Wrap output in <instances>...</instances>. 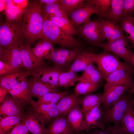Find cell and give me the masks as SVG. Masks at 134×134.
Listing matches in <instances>:
<instances>
[{"mask_svg":"<svg viewBox=\"0 0 134 134\" xmlns=\"http://www.w3.org/2000/svg\"><path fill=\"white\" fill-rule=\"evenodd\" d=\"M41 38L58 44L64 48L82 50L81 43L73 36L65 33L48 18L44 16Z\"/></svg>","mask_w":134,"mask_h":134,"instance_id":"cell-2","label":"cell"},{"mask_svg":"<svg viewBox=\"0 0 134 134\" xmlns=\"http://www.w3.org/2000/svg\"><path fill=\"white\" fill-rule=\"evenodd\" d=\"M100 86V83L80 82L75 86V93L78 96L80 95H87L95 92Z\"/></svg>","mask_w":134,"mask_h":134,"instance_id":"cell-39","label":"cell"},{"mask_svg":"<svg viewBox=\"0 0 134 134\" xmlns=\"http://www.w3.org/2000/svg\"><path fill=\"white\" fill-rule=\"evenodd\" d=\"M23 23H6L0 26V52L16 44H23L24 39Z\"/></svg>","mask_w":134,"mask_h":134,"instance_id":"cell-4","label":"cell"},{"mask_svg":"<svg viewBox=\"0 0 134 134\" xmlns=\"http://www.w3.org/2000/svg\"><path fill=\"white\" fill-rule=\"evenodd\" d=\"M8 93L7 90L5 88L0 86V102L1 103Z\"/></svg>","mask_w":134,"mask_h":134,"instance_id":"cell-48","label":"cell"},{"mask_svg":"<svg viewBox=\"0 0 134 134\" xmlns=\"http://www.w3.org/2000/svg\"><path fill=\"white\" fill-rule=\"evenodd\" d=\"M124 0H112L110 10L103 18L104 19L118 24L122 17Z\"/></svg>","mask_w":134,"mask_h":134,"instance_id":"cell-27","label":"cell"},{"mask_svg":"<svg viewBox=\"0 0 134 134\" xmlns=\"http://www.w3.org/2000/svg\"><path fill=\"white\" fill-rule=\"evenodd\" d=\"M130 103L131 105L134 108V99L131 100Z\"/></svg>","mask_w":134,"mask_h":134,"instance_id":"cell-52","label":"cell"},{"mask_svg":"<svg viewBox=\"0 0 134 134\" xmlns=\"http://www.w3.org/2000/svg\"><path fill=\"white\" fill-rule=\"evenodd\" d=\"M39 1L41 5L58 3L60 2V0H40Z\"/></svg>","mask_w":134,"mask_h":134,"instance_id":"cell-47","label":"cell"},{"mask_svg":"<svg viewBox=\"0 0 134 134\" xmlns=\"http://www.w3.org/2000/svg\"><path fill=\"white\" fill-rule=\"evenodd\" d=\"M100 103L84 114L81 131L87 132L94 129H103L106 123L103 119V112Z\"/></svg>","mask_w":134,"mask_h":134,"instance_id":"cell-10","label":"cell"},{"mask_svg":"<svg viewBox=\"0 0 134 134\" xmlns=\"http://www.w3.org/2000/svg\"><path fill=\"white\" fill-rule=\"evenodd\" d=\"M87 1L84 0H60V3L68 14L81 7Z\"/></svg>","mask_w":134,"mask_h":134,"instance_id":"cell-42","label":"cell"},{"mask_svg":"<svg viewBox=\"0 0 134 134\" xmlns=\"http://www.w3.org/2000/svg\"><path fill=\"white\" fill-rule=\"evenodd\" d=\"M93 63L94 62L91 53L82 50L76 57L68 71L75 72L83 71Z\"/></svg>","mask_w":134,"mask_h":134,"instance_id":"cell-23","label":"cell"},{"mask_svg":"<svg viewBox=\"0 0 134 134\" xmlns=\"http://www.w3.org/2000/svg\"><path fill=\"white\" fill-rule=\"evenodd\" d=\"M134 12V0H124L122 16L132 15Z\"/></svg>","mask_w":134,"mask_h":134,"instance_id":"cell-44","label":"cell"},{"mask_svg":"<svg viewBox=\"0 0 134 134\" xmlns=\"http://www.w3.org/2000/svg\"><path fill=\"white\" fill-rule=\"evenodd\" d=\"M19 50L22 64L28 71H32L44 65V61L39 60L35 56L30 45L22 44L19 45Z\"/></svg>","mask_w":134,"mask_h":134,"instance_id":"cell-16","label":"cell"},{"mask_svg":"<svg viewBox=\"0 0 134 134\" xmlns=\"http://www.w3.org/2000/svg\"><path fill=\"white\" fill-rule=\"evenodd\" d=\"M32 71H25L0 76V86L7 90L11 89L31 75Z\"/></svg>","mask_w":134,"mask_h":134,"instance_id":"cell-21","label":"cell"},{"mask_svg":"<svg viewBox=\"0 0 134 134\" xmlns=\"http://www.w3.org/2000/svg\"><path fill=\"white\" fill-rule=\"evenodd\" d=\"M57 92L56 89L33 78L31 79V93L32 97L38 99L50 92Z\"/></svg>","mask_w":134,"mask_h":134,"instance_id":"cell-33","label":"cell"},{"mask_svg":"<svg viewBox=\"0 0 134 134\" xmlns=\"http://www.w3.org/2000/svg\"><path fill=\"white\" fill-rule=\"evenodd\" d=\"M87 134H126L122 130L120 125L114 124L111 126L108 124L103 129H99L90 131Z\"/></svg>","mask_w":134,"mask_h":134,"instance_id":"cell-40","label":"cell"},{"mask_svg":"<svg viewBox=\"0 0 134 134\" xmlns=\"http://www.w3.org/2000/svg\"><path fill=\"white\" fill-rule=\"evenodd\" d=\"M134 93V84L129 92V94L131 95Z\"/></svg>","mask_w":134,"mask_h":134,"instance_id":"cell-50","label":"cell"},{"mask_svg":"<svg viewBox=\"0 0 134 134\" xmlns=\"http://www.w3.org/2000/svg\"><path fill=\"white\" fill-rule=\"evenodd\" d=\"M129 94L123 95L109 109L103 111V119L106 123H112L120 125L122 119L130 105Z\"/></svg>","mask_w":134,"mask_h":134,"instance_id":"cell-6","label":"cell"},{"mask_svg":"<svg viewBox=\"0 0 134 134\" xmlns=\"http://www.w3.org/2000/svg\"><path fill=\"white\" fill-rule=\"evenodd\" d=\"M84 132H82L81 133H69V134H84Z\"/></svg>","mask_w":134,"mask_h":134,"instance_id":"cell-53","label":"cell"},{"mask_svg":"<svg viewBox=\"0 0 134 134\" xmlns=\"http://www.w3.org/2000/svg\"><path fill=\"white\" fill-rule=\"evenodd\" d=\"M62 72L54 66L47 67L44 65L33 71L31 75L34 78L56 89L59 86V77Z\"/></svg>","mask_w":134,"mask_h":134,"instance_id":"cell-11","label":"cell"},{"mask_svg":"<svg viewBox=\"0 0 134 134\" xmlns=\"http://www.w3.org/2000/svg\"><path fill=\"white\" fill-rule=\"evenodd\" d=\"M27 128L22 121L16 124L9 134H29Z\"/></svg>","mask_w":134,"mask_h":134,"instance_id":"cell-45","label":"cell"},{"mask_svg":"<svg viewBox=\"0 0 134 134\" xmlns=\"http://www.w3.org/2000/svg\"><path fill=\"white\" fill-rule=\"evenodd\" d=\"M82 50L66 48L54 49L49 60L53 62L55 67L65 72Z\"/></svg>","mask_w":134,"mask_h":134,"instance_id":"cell-7","label":"cell"},{"mask_svg":"<svg viewBox=\"0 0 134 134\" xmlns=\"http://www.w3.org/2000/svg\"><path fill=\"white\" fill-rule=\"evenodd\" d=\"M91 55L94 62L97 65L98 69L104 80L110 74L118 69L134 70L130 65L121 62L116 56L108 51H105L98 54L91 53Z\"/></svg>","mask_w":134,"mask_h":134,"instance_id":"cell-3","label":"cell"},{"mask_svg":"<svg viewBox=\"0 0 134 134\" xmlns=\"http://www.w3.org/2000/svg\"><path fill=\"white\" fill-rule=\"evenodd\" d=\"M103 101L102 94H88L81 99V109L84 114Z\"/></svg>","mask_w":134,"mask_h":134,"instance_id":"cell-32","label":"cell"},{"mask_svg":"<svg viewBox=\"0 0 134 134\" xmlns=\"http://www.w3.org/2000/svg\"><path fill=\"white\" fill-rule=\"evenodd\" d=\"M67 121L73 132L81 131V127L84 120V114L81 108L78 105L70 110L67 114Z\"/></svg>","mask_w":134,"mask_h":134,"instance_id":"cell-24","label":"cell"},{"mask_svg":"<svg viewBox=\"0 0 134 134\" xmlns=\"http://www.w3.org/2000/svg\"><path fill=\"white\" fill-rule=\"evenodd\" d=\"M100 29L102 36L107 41L124 37L121 26L102 18L98 19Z\"/></svg>","mask_w":134,"mask_h":134,"instance_id":"cell-15","label":"cell"},{"mask_svg":"<svg viewBox=\"0 0 134 134\" xmlns=\"http://www.w3.org/2000/svg\"><path fill=\"white\" fill-rule=\"evenodd\" d=\"M79 77L76 73L73 71H62L59 77V86L67 88L73 86Z\"/></svg>","mask_w":134,"mask_h":134,"instance_id":"cell-38","label":"cell"},{"mask_svg":"<svg viewBox=\"0 0 134 134\" xmlns=\"http://www.w3.org/2000/svg\"><path fill=\"white\" fill-rule=\"evenodd\" d=\"M24 71L23 68H14L0 60V75L21 72Z\"/></svg>","mask_w":134,"mask_h":134,"instance_id":"cell-43","label":"cell"},{"mask_svg":"<svg viewBox=\"0 0 134 134\" xmlns=\"http://www.w3.org/2000/svg\"><path fill=\"white\" fill-rule=\"evenodd\" d=\"M52 45L49 41L42 39L32 48L33 51L38 59L44 61V60L49 59L54 49Z\"/></svg>","mask_w":134,"mask_h":134,"instance_id":"cell-26","label":"cell"},{"mask_svg":"<svg viewBox=\"0 0 134 134\" xmlns=\"http://www.w3.org/2000/svg\"><path fill=\"white\" fill-rule=\"evenodd\" d=\"M120 23L127 38L134 46V17L132 15L122 16Z\"/></svg>","mask_w":134,"mask_h":134,"instance_id":"cell-36","label":"cell"},{"mask_svg":"<svg viewBox=\"0 0 134 134\" xmlns=\"http://www.w3.org/2000/svg\"><path fill=\"white\" fill-rule=\"evenodd\" d=\"M76 30V34L92 45L102 43L105 40L100 32L98 20L90 19Z\"/></svg>","mask_w":134,"mask_h":134,"instance_id":"cell-8","label":"cell"},{"mask_svg":"<svg viewBox=\"0 0 134 134\" xmlns=\"http://www.w3.org/2000/svg\"><path fill=\"white\" fill-rule=\"evenodd\" d=\"M29 132L32 134H47L45 123L34 112L30 110L22 121Z\"/></svg>","mask_w":134,"mask_h":134,"instance_id":"cell-20","label":"cell"},{"mask_svg":"<svg viewBox=\"0 0 134 134\" xmlns=\"http://www.w3.org/2000/svg\"><path fill=\"white\" fill-rule=\"evenodd\" d=\"M15 3L22 9L25 8L28 5V1L27 0H14Z\"/></svg>","mask_w":134,"mask_h":134,"instance_id":"cell-46","label":"cell"},{"mask_svg":"<svg viewBox=\"0 0 134 134\" xmlns=\"http://www.w3.org/2000/svg\"><path fill=\"white\" fill-rule=\"evenodd\" d=\"M131 65L134 67V53L132 58Z\"/></svg>","mask_w":134,"mask_h":134,"instance_id":"cell-51","label":"cell"},{"mask_svg":"<svg viewBox=\"0 0 134 134\" xmlns=\"http://www.w3.org/2000/svg\"><path fill=\"white\" fill-rule=\"evenodd\" d=\"M100 10L98 6L87 0L81 7L69 13L68 16L73 26L78 27L90 20L92 14L98 15Z\"/></svg>","mask_w":134,"mask_h":134,"instance_id":"cell-9","label":"cell"},{"mask_svg":"<svg viewBox=\"0 0 134 134\" xmlns=\"http://www.w3.org/2000/svg\"><path fill=\"white\" fill-rule=\"evenodd\" d=\"M105 51L111 53L123 59L130 65H131L132 59L134 53L128 45L125 37L111 41L96 44Z\"/></svg>","mask_w":134,"mask_h":134,"instance_id":"cell-5","label":"cell"},{"mask_svg":"<svg viewBox=\"0 0 134 134\" xmlns=\"http://www.w3.org/2000/svg\"><path fill=\"white\" fill-rule=\"evenodd\" d=\"M129 87L106 83L102 94L103 101L102 103L104 111L110 109L113 104L125 93L129 92Z\"/></svg>","mask_w":134,"mask_h":134,"instance_id":"cell-12","label":"cell"},{"mask_svg":"<svg viewBox=\"0 0 134 134\" xmlns=\"http://www.w3.org/2000/svg\"><path fill=\"white\" fill-rule=\"evenodd\" d=\"M6 0H0V11L2 12L5 10L6 6Z\"/></svg>","mask_w":134,"mask_h":134,"instance_id":"cell-49","label":"cell"},{"mask_svg":"<svg viewBox=\"0 0 134 134\" xmlns=\"http://www.w3.org/2000/svg\"><path fill=\"white\" fill-rule=\"evenodd\" d=\"M48 18L67 35L73 36L76 34V29L72 24L68 17H53Z\"/></svg>","mask_w":134,"mask_h":134,"instance_id":"cell-34","label":"cell"},{"mask_svg":"<svg viewBox=\"0 0 134 134\" xmlns=\"http://www.w3.org/2000/svg\"><path fill=\"white\" fill-rule=\"evenodd\" d=\"M46 129L47 134H65L73 132L66 115H61L55 118Z\"/></svg>","mask_w":134,"mask_h":134,"instance_id":"cell-22","label":"cell"},{"mask_svg":"<svg viewBox=\"0 0 134 134\" xmlns=\"http://www.w3.org/2000/svg\"><path fill=\"white\" fill-rule=\"evenodd\" d=\"M134 70L119 69L110 74L105 80L106 83L127 87L130 89L134 84Z\"/></svg>","mask_w":134,"mask_h":134,"instance_id":"cell-17","label":"cell"},{"mask_svg":"<svg viewBox=\"0 0 134 134\" xmlns=\"http://www.w3.org/2000/svg\"><path fill=\"white\" fill-rule=\"evenodd\" d=\"M25 8L22 9L15 3L7 4L5 10L6 23L18 22L21 21Z\"/></svg>","mask_w":134,"mask_h":134,"instance_id":"cell-31","label":"cell"},{"mask_svg":"<svg viewBox=\"0 0 134 134\" xmlns=\"http://www.w3.org/2000/svg\"><path fill=\"white\" fill-rule=\"evenodd\" d=\"M30 104L31 105L30 110L40 117L45 124L61 115L57 104H37L35 102L32 100Z\"/></svg>","mask_w":134,"mask_h":134,"instance_id":"cell-14","label":"cell"},{"mask_svg":"<svg viewBox=\"0 0 134 134\" xmlns=\"http://www.w3.org/2000/svg\"><path fill=\"white\" fill-rule=\"evenodd\" d=\"M41 8L43 14L47 17H68L67 11L60 2L58 3L41 5Z\"/></svg>","mask_w":134,"mask_h":134,"instance_id":"cell-30","label":"cell"},{"mask_svg":"<svg viewBox=\"0 0 134 134\" xmlns=\"http://www.w3.org/2000/svg\"><path fill=\"white\" fill-rule=\"evenodd\" d=\"M103 79L100 72L93 63L83 71L82 75L79 77L77 81L97 83L101 82Z\"/></svg>","mask_w":134,"mask_h":134,"instance_id":"cell-28","label":"cell"},{"mask_svg":"<svg viewBox=\"0 0 134 134\" xmlns=\"http://www.w3.org/2000/svg\"><path fill=\"white\" fill-rule=\"evenodd\" d=\"M120 126L126 134H134V109L130 105L122 120Z\"/></svg>","mask_w":134,"mask_h":134,"instance_id":"cell-35","label":"cell"},{"mask_svg":"<svg viewBox=\"0 0 134 134\" xmlns=\"http://www.w3.org/2000/svg\"><path fill=\"white\" fill-rule=\"evenodd\" d=\"M25 106L7 93L0 103V115L4 117L21 115L25 112L24 111Z\"/></svg>","mask_w":134,"mask_h":134,"instance_id":"cell-18","label":"cell"},{"mask_svg":"<svg viewBox=\"0 0 134 134\" xmlns=\"http://www.w3.org/2000/svg\"><path fill=\"white\" fill-rule=\"evenodd\" d=\"M31 85V79L26 78L12 89L7 90L13 98L25 106L30 104L32 100Z\"/></svg>","mask_w":134,"mask_h":134,"instance_id":"cell-13","label":"cell"},{"mask_svg":"<svg viewBox=\"0 0 134 134\" xmlns=\"http://www.w3.org/2000/svg\"><path fill=\"white\" fill-rule=\"evenodd\" d=\"M81 99L75 93L62 98L57 104L61 115H66L69 112L81 102Z\"/></svg>","mask_w":134,"mask_h":134,"instance_id":"cell-25","label":"cell"},{"mask_svg":"<svg viewBox=\"0 0 134 134\" xmlns=\"http://www.w3.org/2000/svg\"><path fill=\"white\" fill-rule=\"evenodd\" d=\"M69 93L68 91L49 93L38 98L35 103L37 104H57L62 98Z\"/></svg>","mask_w":134,"mask_h":134,"instance_id":"cell-37","label":"cell"},{"mask_svg":"<svg viewBox=\"0 0 134 134\" xmlns=\"http://www.w3.org/2000/svg\"><path fill=\"white\" fill-rule=\"evenodd\" d=\"M41 5L40 1H34L28 4L25 8L23 26L26 44L30 45L41 38L44 16Z\"/></svg>","mask_w":134,"mask_h":134,"instance_id":"cell-1","label":"cell"},{"mask_svg":"<svg viewBox=\"0 0 134 134\" xmlns=\"http://www.w3.org/2000/svg\"><path fill=\"white\" fill-rule=\"evenodd\" d=\"M88 1L99 7L100 10L98 15L101 18H103L109 12L112 2V0H88Z\"/></svg>","mask_w":134,"mask_h":134,"instance_id":"cell-41","label":"cell"},{"mask_svg":"<svg viewBox=\"0 0 134 134\" xmlns=\"http://www.w3.org/2000/svg\"><path fill=\"white\" fill-rule=\"evenodd\" d=\"M0 60L15 68H24L22 63L18 44L0 52Z\"/></svg>","mask_w":134,"mask_h":134,"instance_id":"cell-19","label":"cell"},{"mask_svg":"<svg viewBox=\"0 0 134 134\" xmlns=\"http://www.w3.org/2000/svg\"><path fill=\"white\" fill-rule=\"evenodd\" d=\"M27 113L25 112L19 115L0 118V134H9L15 125L23 121Z\"/></svg>","mask_w":134,"mask_h":134,"instance_id":"cell-29","label":"cell"}]
</instances>
